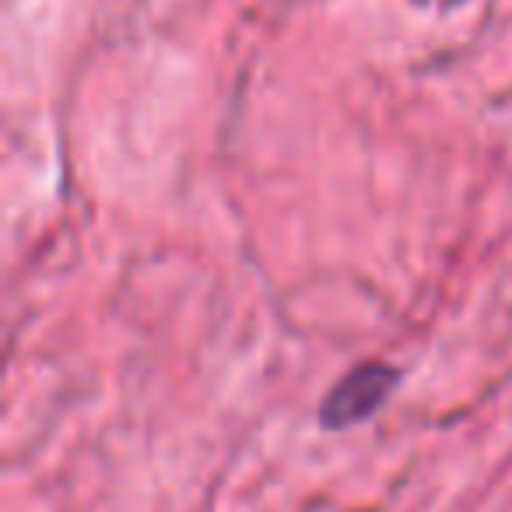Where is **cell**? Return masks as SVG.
<instances>
[{
  "label": "cell",
  "mask_w": 512,
  "mask_h": 512,
  "mask_svg": "<svg viewBox=\"0 0 512 512\" xmlns=\"http://www.w3.org/2000/svg\"><path fill=\"white\" fill-rule=\"evenodd\" d=\"M397 383H400V372L393 369V365H386V362L355 365V369L344 379H337L327 397H323L320 425L330 428V432H344V428L372 418V414L386 404V397H390Z\"/></svg>",
  "instance_id": "cell-1"
}]
</instances>
